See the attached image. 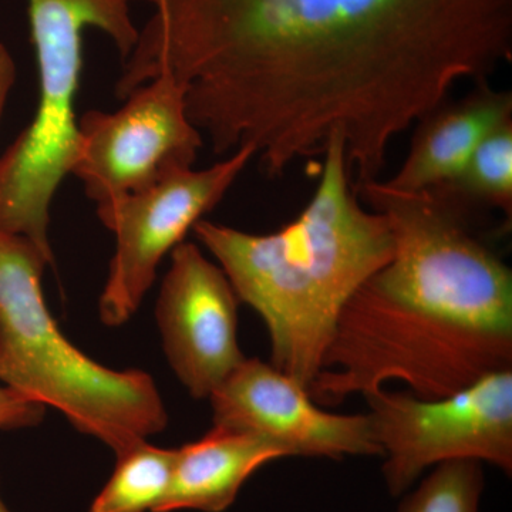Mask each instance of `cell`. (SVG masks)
I'll return each mask as SVG.
<instances>
[{"mask_svg": "<svg viewBox=\"0 0 512 512\" xmlns=\"http://www.w3.org/2000/svg\"><path fill=\"white\" fill-rule=\"evenodd\" d=\"M322 156L311 200L278 231L249 234L207 220L192 228L239 302L264 320L271 365L306 389L322 370L346 303L394 251L387 218L359 202L340 134L330 137Z\"/></svg>", "mask_w": 512, "mask_h": 512, "instance_id": "3", "label": "cell"}, {"mask_svg": "<svg viewBox=\"0 0 512 512\" xmlns=\"http://www.w3.org/2000/svg\"><path fill=\"white\" fill-rule=\"evenodd\" d=\"M16 63L8 47L0 43V120L16 83Z\"/></svg>", "mask_w": 512, "mask_h": 512, "instance_id": "17", "label": "cell"}, {"mask_svg": "<svg viewBox=\"0 0 512 512\" xmlns=\"http://www.w3.org/2000/svg\"><path fill=\"white\" fill-rule=\"evenodd\" d=\"M285 457L264 437L214 426L200 440L175 450L170 488L156 512H224L255 471Z\"/></svg>", "mask_w": 512, "mask_h": 512, "instance_id": "12", "label": "cell"}, {"mask_svg": "<svg viewBox=\"0 0 512 512\" xmlns=\"http://www.w3.org/2000/svg\"><path fill=\"white\" fill-rule=\"evenodd\" d=\"M45 406L30 402L22 394L0 386V430L37 426L45 417Z\"/></svg>", "mask_w": 512, "mask_h": 512, "instance_id": "16", "label": "cell"}, {"mask_svg": "<svg viewBox=\"0 0 512 512\" xmlns=\"http://www.w3.org/2000/svg\"><path fill=\"white\" fill-rule=\"evenodd\" d=\"M204 137L190 120L185 90L171 74L137 87L116 111L90 110L79 119L70 174L96 205L150 188L192 168Z\"/></svg>", "mask_w": 512, "mask_h": 512, "instance_id": "8", "label": "cell"}, {"mask_svg": "<svg viewBox=\"0 0 512 512\" xmlns=\"http://www.w3.org/2000/svg\"><path fill=\"white\" fill-rule=\"evenodd\" d=\"M357 194L389 221L393 256L340 313L313 402L336 406L389 382L441 399L512 370L511 268L474 237L466 211L384 180Z\"/></svg>", "mask_w": 512, "mask_h": 512, "instance_id": "2", "label": "cell"}, {"mask_svg": "<svg viewBox=\"0 0 512 512\" xmlns=\"http://www.w3.org/2000/svg\"><path fill=\"white\" fill-rule=\"evenodd\" d=\"M47 265L32 241L0 229V382L116 454L161 433L168 416L153 377L100 365L63 335L43 296Z\"/></svg>", "mask_w": 512, "mask_h": 512, "instance_id": "4", "label": "cell"}, {"mask_svg": "<svg viewBox=\"0 0 512 512\" xmlns=\"http://www.w3.org/2000/svg\"><path fill=\"white\" fill-rule=\"evenodd\" d=\"M512 120V92L490 80L474 83L456 101H444L424 116L414 131L409 153L387 184L403 191L430 190L461 170L478 144Z\"/></svg>", "mask_w": 512, "mask_h": 512, "instance_id": "11", "label": "cell"}, {"mask_svg": "<svg viewBox=\"0 0 512 512\" xmlns=\"http://www.w3.org/2000/svg\"><path fill=\"white\" fill-rule=\"evenodd\" d=\"M131 84L171 74L217 156L254 148L279 177L338 133L355 184L394 140L512 62V0H146Z\"/></svg>", "mask_w": 512, "mask_h": 512, "instance_id": "1", "label": "cell"}, {"mask_svg": "<svg viewBox=\"0 0 512 512\" xmlns=\"http://www.w3.org/2000/svg\"><path fill=\"white\" fill-rule=\"evenodd\" d=\"M254 158V148L244 146L211 167L174 171L146 190L97 205L100 221L116 237L99 305L104 325L116 328L133 318L164 256L220 204Z\"/></svg>", "mask_w": 512, "mask_h": 512, "instance_id": "7", "label": "cell"}, {"mask_svg": "<svg viewBox=\"0 0 512 512\" xmlns=\"http://www.w3.org/2000/svg\"><path fill=\"white\" fill-rule=\"evenodd\" d=\"M116 457V468L90 512H156L170 488L175 450L141 440Z\"/></svg>", "mask_w": 512, "mask_h": 512, "instance_id": "13", "label": "cell"}, {"mask_svg": "<svg viewBox=\"0 0 512 512\" xmlns=\"http://www.w3.org/2000/svg\"><path fill=\"white\" fill-rule=\"evenodd\" d=\"M214 426L249 431L288 457L382 456L367 414H336L271 363L245 359L210 396Z\"/></svg>", "mask_w": 512, "mask_h": 512, "instance_id": "9", "label": "cell"}, {"mask_svg": "<svg viewBox=\"0 0 512 512\" xmlns=\"http://www.w3.org/2000/svg\"><path fill=\"white\" fill-rule=\"evenodd\" d=\"M431 190V188H430ZM467 211L478 204L512 220V120L495 128L467 158L461 170L447 183L434 188Z\"/></svg>", "mask_w": 512, "mask_h": 512, "instance_id": "14", "label": "cell"}, {"mask_svg": "<svg viewBox=\"0 0 512 512\" xmlns=\"http://www.w3.org/2000/svg\"><path fill=\"white\" fill-rule=\"evenodd\" d=\"M0 512H10L5 503H3L2 497H0Z\"/></svg>", "mask_w": 512, "mask_h": 512, "instance_id": "18", "label": "cell"}, {"mask_svg": "<svg viewBox=\"0 0 512 512\" xmlns=\"http://www.w3.org/2000/svg\"><path fill=\"white\" fill-rule=\"evenodd\" d=\"M238 305L227 275L197 245L173 249L156 316L165 356L194 399H210L247 359L238 343Z\"/></svg>", "mask_w": 512, "mask_h": 512, "instance_id": "10", "label": "cell"}, {"mask_svg": "<svg viewBox=\"0 0 512 512\" xmlns=\"http://www.w3.org/2000/svg\"><path fill=\"white\" fill-rule=\"evenodd\" d=\"M28 8L39 99L29 126L0 157V229L28 238L53 264L50 207L76 156L84 30H101L124 60L140 29L131 0H28Z\"/></svg>", "mask_w": 512, "mask_h": 512, "instance_id": "5", "label": "cell"}, {"mask_svg": "<svg viewBox=\"0 0 512 512\" xmlns=\"http://www.w3.org/2000/svg\"><path fill=\"white\" fill-rule=\"evenodd\" d=\"M393 497L447 461L476 460L512 473V370H501L441 399L379 389L365 394Z\"/></svg>", "mask_w": 512, "mask_h": 512, "instance_id": "6", "label": "cell"}, {"mask_svg": "<svg viewBox=\"0 0 512 512\" xmlns=\"http://www.w3.org/2000/svg\"><path fill=\"white\" fill-rule=\"evenodd\" d=\"M484 485L480 461H447L407 491L397 512H480Z\"/></svg>", "mask_w": 512, "mask_h": 512, "instance_id": "15", "label": "cell"}]
</instances>
